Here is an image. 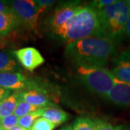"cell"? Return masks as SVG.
<instances>
[{
	"mask_svg": "<svg viewBox=\"0 0 130 130\" xmlns=\"http://www.w3.org/2000/svg\"><path fill=\"white\" fill-rule=\"evenodd\" d=\"M115 2H116L115 0H98L92 2L91 7H93L96 11H99L109 5L113 4Z\"/></svg>",
	"mask_w": 130,
	"mask_h": 130,
	"instance_id": "cell-23",
	"label": "cell"
},
{
	"mask_svg": "<svg viewBox=\"0 0 130 130\" xmlns=\"http://www.w3.org/2000/svg\"><path fill=\"white\" fill-rule=\"evenodd\" d=\"M125 32L126 33V35L128 36V37L130 38V15H129V19H128L127 23H126Z\"/></svg>",
	"mask_w": 130,
	"mask_h": 130,
	"instance_id": "cell-26",
	"label": "cell"
},
{
	"mask_svg": "<svg viewBox=\"0 0 130 130\" xmlns=\"http://www.w3.org/2000/svg\"><path fill=\"white\" fill-rule=\"evenodd\" d=\"M56 125L48 121L43 117L37 119L30 130H54Z\"/></svg>",
	"mask_w": 130,
	"mask_h": 130,
	"instance_id": "cell-20",
	"label": "cell"
},
{
	"mask_svg": "<svg viewBox=\"0 0 130 130\" xmlns=\"http://www.w3.org/2000/svg\"><path fill=\"white\" fill-rule=\"evenodd\" d=\"M61 130H73L72 129V126H65L64 128H62Z\"/></svg>",
	"mask_w": 130,
	"mask_h": 130,
	"instance_id": "cell-28",
	"label": "cell"
},
{
	"mask_svg": "<svg viewBox=\"0 0 130 130\" xmlns=\"http://www.w3.org/2000/svg\"><path fill=\"white\" fill-rule=\"evenodd\" d=\"M11 90H7V89L2 88H0V102L2 101H3L5 98H7L11 95Z\"/></svg>",
	"mask_w": 130,
	"mask_h": 130,
	"instance_id": "cell-25",
	"label": "cell"
},
{
	"mask_svg": "<svg viewBox=\"0 0 130 130\" xmlns=\"http://www.w3.org/2000/svg\"><path fill=\"white\" fill-rule=\"evenodd\" d=\"M82 5L73 2L65 4L58 7L50 20V26L52 30H54L66 23L82 8Z\"/></svg>",
	"mask_w": 130,
	"mask_h": 130,
	"instance_id": "cell-7",
	"label": "cell"
},
{
	"mask_svg": "<svg viewBox=\"0 0 130 130\" xmlns=\"http://www.w3.org/2000/svg\"><path fill=\"white\" fill-rule=\"evenodd\" d=\"M43 109H44V108H39L38 110L36 111L32 112V113H29L26 116H24L21 118H20L18 121V125L26 129L30 130V128L32 127V124H34V122L36 121V120L38 118H40L41 116H42L43 113Z\"/></svg>",
	"mask_w": 130,
	"mask_h": 130,
	"instance_id": "cell-16",
	"label": "cell"
},
{
	"mask_svg": "<svg viewBox=\"0 0 130 130\" xmlns=\"http://www.w3.org/2000/svg\"><path fill=\"white\" fill-rule=\"evenodd\" d=\"M53 32L67 45L90 36H101L98 12L91 6H83L72 18Z\"/></svg>",
	"mask_w": 130,
	"mask_h": 130,
	"instance_id": "cell-2",
	"label": "cell"
},
{
	"mask_svg": "<svg viewBox=\"0 0 130 130\" xmlns=\"http://www.w3.org/2000/svg\"><path fill=\"white\" fill-rule=\"evenodd\" d=\"M18 67L14 54L9 51H0V72H12Z\"/></svg>",
	"mask_w": 130,
	"mask_h": 130,
	"instance_id": "cell-15",
	"label": "cell"
},
{
	"mask_svg": "<svg viewBox=\"0 0 130 130\" xmlns=\"http://www.w3.org/2000/svg\"><path fill=\"white\" fill-rule=\"evenodd\" d=\"M19 100V93H13L0 102V119L14 113Z\"/></svg>",
	"mask_w": 130,
	"mask_h": 130,
	"instance_id": "cell-14",
	"label": "cell"
},
{
	"mask_svg": "<svg viewBox=\"0 0 130 130\" xmlns=\"http://www.w3.org/2000/svg\"><path fill=\"white\" fill-rule=\"evenodd\" d=\"M19 62L25 70L32 72L45 62L39 51L33 47H25L13 51Z\"/></svg>",
	"mask_w": 130,
	"mask_h": 130,
	"instance_id": "cell-6",
	"label": "cell"
},
{
	"mask_svg": "<svg viewBox=\"0 0 130 130\" xmlns=\"http://www.w3.org/2000/svg\"><path fill=\"white\" fill-rule=\"evenodd\" d=\"M77 74L88 88L106 97L116 82V77L111 72L104 67H79Z\"/></svg>",
	"mask_w": 130,
	"mask_h": 130,
	"instance_id": "cell-4",
	"label": "cell"
},
{
	"mask_svg": "<svg viewBox=\"0 0 130 130\" xmlns=\"http://www.w3.org/2000/svg\"><path fill=\"white\" fill-rule=\"evenodd\" d=\"M114 41L90 36L67 45L66 54L78 67H103L115 52Z\"/></svg>",
	"mask_w": 130,
	"mask_h": 130,
	"instance_id": "cell-1",
	"label": "cell"
},
{
	"mask_svg": "<svg viewBox=\"0 0 130 130\" xmlns=\"http://www.w3.org/2000/svg\"><path fill=\"white\" fill-rule=\"evenodd\" d=\"M12 12L18 19L20 24H23L30 30L37 31L38 19L39 12L36 1L13 0L9 1Z\"/></svg>",
	"mask_w": 130,
	"mask_h": 130,
	"instance_id": "cell-5",
	"label": "cell"
},
{
	"mask_svg": "<svg viewBox=\"0 0 130 130\" xmlns=\"http://www.w3.org/2000/svg\"><path fill=\"white\" fill-rule=\"evenodd\" d=\"M39 108H38L37 106L30 105L20 98L18 103L17 107L15 108V111L14 112V114L20 119V118L24 116H26L32 112L37 111Z\"/></svg>",
	"mask_w": 130,
	"mask_h": 130,
	"instance_id": "cell-17",
	"label": "cell"
},
{
	"mask_svg": "<svg viewBox=\"0 0 130 130\" xmlns=\"http://www.w3.org/2000/svg\"><path fill=\"white\" fill-rule=\"evenodd\" d=\"M42 117L45 118L56 126L67 121L69 115L67 112L59 108L48 106L44 108Z\"/></svg>",
	"mask_w": 130,
	"mask_h": 130,
	"instance_id": "cell-12",
	"label": "cell"
},
{
	"mask_svg": "<svg viewBox=\"0 0 130 130\" xmlns=\"http://www.w3.org/2000/svg\"><path fill=\"white\" fill-rule=\"evenodd\" d=\"M10 130H28V129H25V128H23V127H22V126H20L18 125Z\"/></svg>",
	"mask_w": 130,
	"mask_h": 130,
	"instance_id": "cell-27",
	"label": "cell"
},
{
	"mask_svg": "<svg viewBox=\"0 0 130 130\" xmlns=\"http://www.w3.org/2000/svg\"><path fill=\"white\" fill-rule=\"evenodd\" d=\"M12 12L9 6V2L0 1V13H9Z\"/></svg>",
	"mask_w": 130,
	"mask_h": 130,
	"instance_id": "cell-24",
	"label": "cell"
},
{
	"mask_svg": "<svg viewBox=\"0 0 130 130\" xmlns=\"http://www.w3.org/2000/svg\"><path fill=\"white\" fill-rule=\"evenodd\" d=\"M111 72L117 80L130 83V49L122 51L116 57Z\"/></svg>",
	"mask_w": 130,
	"mask_h": 130,
	"instance_id": "cell-8",
	"label": "cell"
},
{
	"mask_svg": "<svg viewBox=\"0 0 130 130\" xmlns=\"http://www.w3.org/2000/svg\"><path fill=\"white\" fill-rule=\"evenodd\" d=\"M94 121L96 130H125L123 129L121 126L112 125L103 120H95Z\"/></svg>",
	"mask_w": 130,
	"mask_h": 130,
	"instance_id": "cell-21",
	"label": "cell"
},
{
	"mask_svg": "<svg viewBox=\"0 0 130 130\" xmlns=\"http://www.w3.org/2000/svg\"><path fill=\"white\" fill-rule=\"evenodd\" d=\"M106 98L111 102L118 106H129L130 83L121 82L116 79L114 86L107 95Z\"/></svg>",
	"mask_w": 130,
	"mask_h": 130,
	"instance_id": "cell-9",
	"label": "cell"
},
{
	"mask_svg": "<svg viewBox=\"0 0 130 130\" xmlns=\"http://www.w3.org/2000/svg\"><path fill=\"white\" fill-rule=\"evenodd\" d=\"M19 118L14 113L0 119V128L3 130H10L18 125Z\"/></svg>",
	"mask_w": 130,
	"mask_h": 130,
	"instance_id": "cell-19",
	"label": "cell"
},
{
	"mask_svg": "<svg viewBox=\"0 0 130 130\" xmlns=\"http://www.w3.org/2000/svg\"><path fill=\"white\" fill-rule=\"evenodd\" d=\"M0 39H1V38H0Z\"/></svg>",
	"mask_w": 130,
	"mask_h": 130,
	"instance_id": "cell-30",
	"label": "cell"
},
{
	"mask_svg": "<svg viewBox=\"0 0 130 130\" xmlns=\"http://www.w3.org/2000/svg\"><path fill=\"white\" fill-rule=\"evenodd\" d=\"M100 36L115 40L125 32L130 15V1H116L113 4L97 11Z\"/></svg>",
	"mask_w": 130,
	"mask_h": 130,
	"instance_id": "cell-3",
	"label": "cell"
},
{
	"mask_svg": "<svg viewBox=\"0 0 130 130\" xmlns=\"http://www.w3.org/2000/svg\"><path fill=\"white\" fill-rule=\"evenodd\" d=\"M19 96L23 100L30 105L38 108H46L51 105L48 98L43 94L37 90H28L19 93Z\"/></svg>",
	"mask_w": 130,
	"mask_h": 130,
	"instance_id": "cell-11",
	"label": "cell"
},
{
	"mask_svg": "<svg viewBox=\"0 0 130 130\" xmlns=\"http://www.w3.org/2000/svg\"><path fill=\"white\" fill-rule=\"evenodd\" d=\"M19 25L18 19L13 12L0 13V38L9 34Z\"/></svg>",
	"mask_w": 130,
	"mask_h": 130,
	"instance_id": "cell-13",
	"label": "cell"
},
{
	"mask_svg": "<svg viewBox=\"0 0 130 130\" xmlns=\"http://www.w3.org/2000/svg\"><path fill=\"white\" fill-rule=\"evenodd\" d=\"M73 130H96L95 121L89 118L80 117L77 119L72 125Z\"/></svg>",
	"mask_w": 130,
	"mask_h": 130,
	"instance_id": "cell-18",
	"label": "cell"
},
{
	"mask_svg": "<svg viewBox=\"0 0 130 130\" xmlns=\"http://www.w3.org/2000/svg\"><path fill=\"white\" fill-rule=\"evenodd\" d=\"M37 5L39 14L45 12L47 9L50 8L52 5L55 3V1L53 0H37L36 1Z\"/></svg>",
	"mask_w": 130,
	"mask_h": 130,
	"instance_id": "cell-22",
	"label": "cell"
},
{
	"mask_svg": "<svg viewBox=\"0 0 130 130\" xmlns=\"http://www.w3.org/2000/svg\"><path fill=\"white\" fill-rule=\"evenodd\" d=\"M0 130H3V129H1V128H0Z\"/></svg>",
	"mask_w": 130,
	"mask_h": 130,
	"instance_id": "cell-29",
	"label": "cell"
},
{
	"mask_svg": "<svg viewBox=\"0 0 130 130\" xmlns=\"http://www.w3.org/2000/svg\"><path fill=\"white\" fill-rule=\"evenodd\" d=\"M28 85L27 78L18 72H0V88L7 90H20Z\"/></svg>",
	"mask_w": 130,
	"mask_h": 130,
	"instance_id": "cell-10",
	"label": "cell"
}]
</instances>
